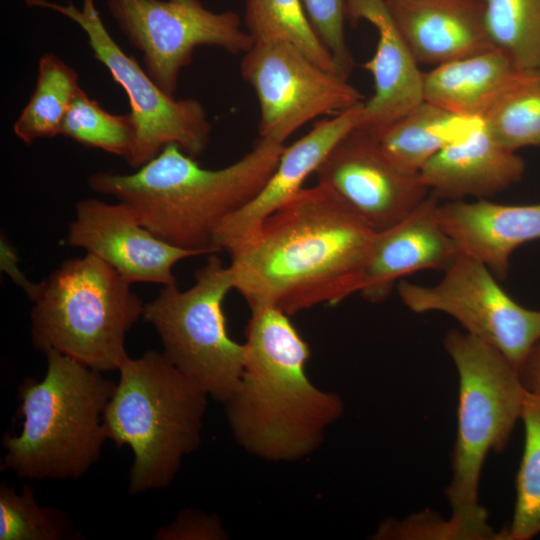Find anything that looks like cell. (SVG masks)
I'll return each instance as SVG.
<instances>
[{"mask_svg":"<svg viewBox=\"0 0 540 540\" xmlns=\"http://www.w3.org/2000/svg\"><path fill=\"white\" fill-rule=\"evenodd\" d=\"M374 235L328 187L302 188L228 252L234 289L287 315L337 304L355 293Z\"/></svg>","mask_w":540,"mask_h":540,"instance_id":"cell-1","label":"cell"},{"mask_svg":"<svg viewBox=\"0 0 540 540\" xmlns=\"http://www.w3.org/2000/svg\"><path fill=\"white\" fill-rule=\"evenodd\" d=\"M240 381L223 403L230 429L245 450L274 462L314 452L344 406L305 373L310 349L285 312L273 305L250 308Z\"/></svg>","mask_w":540,"mask_h":540,"instance_id":"cell-2","label":"cell"},{"mask_svg":"<svg viewBox=\"0 0 540 540\" xmlns=\"http://www.w3.org/2000/svg\"><path fill=\"white\" fill-rule=\"evenodd\" d=\"M284 148L260 138L239 160L212 170L169 144L133 173L96 172L87 184L129 206L160 239L210 255L219 253L213 243L217 228L262 190Z\"/></svg>","mask_w":540,"mask_h":540,"instance_id":"cell-3","label":"cell"},{"mask_svg":"<svg viewBox=\"0 0 540 540\" xmlns=\"http://www.w3.org/2000/svg\"><path fill=\"white\" fill-rule=\"evenodd\" d=\"M45 355L44 378L19 386L24 422L20 435L3 437V465L21 478L76 480L101 456L103 416L116 384L58 351Z\"/></svg>","mask_w":540,"mask_h":540,"instance_id":"cell-4","label":"cell"},{"mask_svg":"<svg viewBox=\"0 0 540 540\" xmlns=\"http://www.w3.org/2000/svg\"><path fill=\"white\" fill-rule=\"evenodd\" d=\"M106 407L107 439L134 456L129 492L164 488L200 443L207 393L162 352L128 358Z\"/></svg>","mask_w":540,"mask_h":540,"instance_id":"cell-5","label":"cell"},{"mask_svg":"<svg viewBox=\"0 0 540 540\" xmlns=\"http://www.w3.org/2000/svg\"><path fill=\"white\" fill-rule=\"evenodd\" d=\"M130 285L92 254L64 261L37 283L31 297L33 347L58 351L100 372L119 370L129 358L126 334L145 307Z\"/></svg>","mask_w":540,"mask_h":540,"instance_id":"cell-6","label":"cell"},{"mask_svg":"<svg viewBox=\"0 0 540 540\" xmlns=\"http://www.w3.org/2000/svg\"><path fill=\"white\" fill-rule=\"evenodd\" d=\"M443 344L459 379L457 433L446 497L451 514L478 515L487 512L478 499L485 458L490 451L500 453L507 447L528 391L517 368L481 339L452 329Z\"/></svg>","mask_w":540,"mask_h":540,"instance_id":"cell-7","label":"cell"},{"mask_svg":"<svg viewBox=\"0 0 540 540\" xmlns=\"http://www.w3.org/2000/svg\"><path fill=\"white\" fill-rule=\"evenodd\" d=\"M217 254L208 256L189 289L164 285L145 304L142 317L157 332L164 356L208 396L224 403L242 376L245 346L226 329L223 302L234 282L230 267Z\"/></svg>","mask_w":540,"mask_h":540,"instance_id":"cell-8","label":"cell"},{"mask_svg":"<svg viewBox=\"0 0 540 540\" xmlns=\"http://www.w3.org/2000/svg\"><path fill=\"white\" fill-rule=\"evenodd\" d=\"M82 1L81 8L71 2L63 5L49 0H25V4L55 11L76 23L87 35L94 57L126 92L136 127V141L126 160L128 164L137 169L169 144H176L194 158L203 153L211 133L204 106L196 99H176L163 91L113 39L95 1Z\"/></svg>","mask_w":540,"mask_h":540,"instance_id":"cell-9","label":"cell"},{"mask_svg":"<svg viewBox=\"0 0 540 540\" xmlns=\"http://www.w3.org/2000/svg\"><path fill=\"white\" fill-rule=\"evenodd\" d=\"M396 288L410 311L453 317L465 332L497 349L517 370L540 339V310L520 305L487 266L462 252L437 284L401 279Z\"/></svg>","mask_w":540,"mask_h":540,"instance_id":"cell-10","label":"cell"},{"mask_svg":"<svg viewBox=\"0 0 540 540\" xmlns=\"http://www.w3.org/2000/svg\"><path fill=\"white\" fill-rule=\"evenodd\" d=\"M240 68L258 99L262 139L283 144L307 122L364 103L348 79L323 69L285 41L254 43Z\"/></svg>","mask_w":540,"mask_h":540,"instance_id":"cell-11","label":"cell"},{"mask_svg":"<svg viewBox=\"0 0 540 540\" xmlns=\"http://www.w3.org/2000/svg\"><path fill=\"white\" fill-rule=\"evenodd\" d=\"M107 7L129 43L142 53L146 72L172 96L197 47L239 54L254 44L233 11L217 13L201 3L172 0H107Z\"/></svg>","mask_w":540,"mask_h":540,"instance_id":"cell-12","label":"cell"},{"mask_svg":"<svg viewBox=\"0 0 540 540\" xmlns=\"http://www.w3.org/2000/svg\"><path fill=\"white\" fill-rule=\"evenodd\" d=\"M314 174L374 232L400 222L430 195L419 174L398 168L373 135L357 129L333 147Z\"/></svg>","mask_w":540,"mask_h":540,"instance_id":"cell-13","label":"cell"},{"mask_svg":"<svg viewBox=\"0 0 540 540\" xmlns=\"http://www.w3.org/2000/svg\"><path fill=\"white\" fill-rule=\"evenodd\" d=\"M63 243L81 248L114 268L129 283H176L173 268L199 253L174 246L153 234L124 203L83 199Z\"/></svg>","mask_w":540,"mask_h":540,"instance_id":"cell-14","label":"cell"},{"mask_svg":"<svg viewBox=\"0 0 540 540\" xmlns=\"http://www.w3.org/2000/svg\"><path fill=\"white\" fill-rule=\"evenodd\" d=\"M439 201L430 193L406 218L375 232L355 293L369 302H381L405 276L423 270L445 271L452 264L460 251L433 216Z\"/></svg>","mask_w":540,"mask_h":540,"instance_id":"cell-15","label":"cell"},{"mask_svg":"<svg viewBox=\"0 0 540 540\" xmlns=\"http://www.w3.org/2000/svg\"><path fill=\"white\" fill-rule=\"evenodd\" d=\"M351 22L366 20L377 30L375 54L364 64L374 81L363 103L357 130L376 135L424 101L423 72L390 16L383 0H345Z\"/></svg>","mask_w":540,"mask_h":540,"instance_id":"cell-16","label":"cell"},{"mask_svg":"<svg viewBox=\"0 0 540 540\" xmlns=\"http://www.w3.org/2000/svg\"><path fill=\"white\" fill-rule=\"evenodd\" d=\"M362 113L363 104L321 120L309 133L285 147L276 169L262 190L217 228L213 242L217 251L229 252L269 215L293 198L333 147L357 128Z\"/></svg>","mask_w":540,"mask_h":540,"instance_id":"cell-17","label":"cell"},{"mask_svg":"<svg viewBox=\"0 0 540 540\" xmlns=\"http://www.w3.org/2000/svg\"><path fill=\"white\" fill-rule=\"evenodd\" d=\"M433 216L460 252L483 263L500 279L508 273L512 253L540 239V203L445 201L435 205Z\"/></svg>","mask_w":540,"mask_h":540,"instance_id":"cell-18","label":"cell"},{"mask_svg":"<svg viewBox=\"0 0 540 540\" xmlns=\"http://www.w3.org/2000/svg\"><path fill=\"white\" fill-rule=\"evenodd\" d=\"M420 64L439 65L493 48L482 0H383Z\"/></svg>","mask_w":540,"mask_h":540,"instance_id":"cell-19","label":"cell"},{"mask_svg":"<svg viewBox=\"0 0 540 540\" xmlns=\"http://www.w3.org/2000/svg\"><path fill=\"white\" fill-rule=\"evenodd\" d=\"M525 163L497 143L480 121L466 136L447 145L419 172L439 200L485 199L519 182Z\"/></svg>","mask_w":540,"mask_h":540,"instance_id":"cell-20","label":"cell"},{"mask_svg":"<svg viewBox=\"0 0 540 540\" xmlns=\"http://www.w3.org/2000/svg\"><path fill=\"white\" fill-rule=\"evenodd\" d=\"M515 70L495 47L442 63L423 73V99L453 114L481 119Z\"/></svg>","mask_w":540,"mask_h":540,"instance_id":"cell-21","label":"cell"},{"mask_svg":"<svg viewBox=\"0 0 540 540\" xmlns=\"http://www.w3.org/2000/svg\"><path fill=\"white\" fill-rule=\"evenodd\" d=\"M480 121L423 101L373 136L398 168L419 174L431 158L466 136Z\"/></svg>","mask_w":540,"mask_h":540,"instance_id":"cell-22","label":"cell"},{"mask_svg":"<svg viewBox=\"0 0 540 540\" xmlns=\"http://www.w3.org/2000/svg\"><path fill=\"white\" fill-rule=\"evenodd\" d=\"M82 88L78 73L56 55L43 54L33 93L13 125L26 145L61 133L64 118Z\"/></svg>","mask_w":540,"mask_h":540,"instance_id":"cell-23","label":"cell"},{"mask_svg":"<svg viewBox=\"0 0 540 540\" xmlns=\"http://www.w3.org/2000/svg\"><path fill=\"white\" fill-rule=\"evenodd\" d=\"M481 121L509 150L540 146V70L516 69Z\"/></svg>","mask_w":540,"mask_h":540,"instance_id":"cell-24","label":"cell"},{"mask_svg":"<svg viewBox=\"0 0 540 540\" xmlns=\"http://www.w3.org/2000/svg\"><path fill=\"white\" fill-rule=\"evenodd\" d=\"M245 25L253 43H291L323 69L338 74L334 60L314 32L301 0H245Z\"/></svg>","mask_w":540,"mask_h":540,"instance_id":"cell-25","label":"cell"},{"mask_svg":"<svg viewBox=\"0 0 540 540\" xmlns=\"http://www.w3.org/2000/svg\"><path fill=\"white\" fill-rule=\"evenodd\" d=\"M493 46L516 69L540 70V0H482Z\"/></svg>","mask_w":540,"mask_h":540,"instance_id":"cell-26","label":"cell"},{"mask_svg":"<svg viewBox=\"0 0 540 540\" xmlns=\"http://www.w3.org/2000/svg\"><path fill=\"white\" fill-rule=\"evenodd\" d=\"M524 449L516 476V501L507 540H528L540 534V393L528 392L521 419Z\"/></svg>","mask_w":540,"mask_h":540,"instance_id":"cell-27","label":"cell"},{"mask_svg":"<svg viewBox=\"0 0 540 540\" xmlns=\"http://www.w3.org/2000/svg\"><path fill=\"white\" fill-rule=\"evenodd\" d=\"M61 135L90 148L128 159L136 141V127L130 113L112 114L81 89L62 124Z\"/></svg>","mask_w":540,"mask_h":540,"instance_id":"cell-28","label":"cell"},{"mask_svg":"<svg viewBox=\"0 0 540 540\" xmlns=\"http://www.w3.org/2000/svg\"><path fill=\"white\" fill-rule=\"evenodd\" d=\"M69 515L37 503L30 485L20 493L13 487L0 486V540H75Z\"/></svg>","mask_w":540,"mask_h":540,"instance_id":"cell-29","label":"cell"},{"mask_svg":"<svg viewBox=\"0 0 540 540\" xmlns=\"http://www.w3.org/2000/svg\"><path fill=\"white\" fill-rule=\"evenodd\" d=\"M376 540H506L503 531L488 524V513L448 519L432 510H423L403 519L380 523L372 537Z\"/></svg>","mask_w":540,"mask_h":540,"instance_id":"cell-30","label":"cell"},{"mask_svg":"<svg viewBox=\"0 0 540 540\" xmlns=\"http://www.w3.org/2000/svg\"><path fill=\"white\" fill-rule=\"evenodd\" d=\"M306 16L323 46L331 54L338 74L348 79L354 60L345 38V0H301Z\"/></svg>","mask_w":540,"mask_h":540,"instance_id":"cell-31","label":"cell"},{"mask_svg":"<svg viewBox=\"0 0 540 540\" xmlns=\"http://www.w3.org/2000/svg\"><path fill=\"white\" fill-rule=\"evenodd\" d=\"M153 538L156 540H222L227 534L220 520L194 509L178 513L168 525L160 527Z\"/></svg>","mask_w":540,"mask_h":540,"instance_id":"cell-32","label":"cell"},{"mask_svg":"<svg viewBox=\"0 0 540 540\" xmlns=\"http://www.w3.org/2000/svg\"><path fill=\"white\" fill-rule=\"evenodd\" d=\"M18 256L6 237H1V270L7 273L11 279L21 287L24 292L31 299L33 296L37 283L29 281L18 268Z\"/></svg>","mask_w":540,"mask_h":540,"instance_id":"cell-33","label":"cell"},{"mask_svg":"<svg viewBox=\"0 0 540 540\" xmlns=\"http://www.w3.org/2000/svg\"><path fill=\"white\" fill-rule=\"evenodd\" d=\"M518 373L528 392L540 393V339L519 366Z\"/></svg>","mask_w":540,"mask_h":540,"instance_id":"cell-34","label":"cell"},{"mask_svg":"<svg viewBox=\"0 0 540 540\" xmlns=\"http://www.w3.org/2000/svg\"><path fill=\"white\" fill-rule=\"evenodd\" d=\"M172 1L180 2V3H187V4H198V3H201L199 0H172Z\"/></svg>","mask_w":540,"mask_h":540,"instance_id":"cell-35","label":"cell"}]
</instances>
